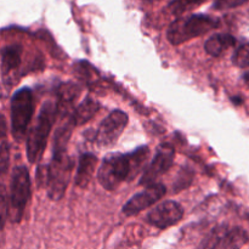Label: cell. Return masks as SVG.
<instances>
[{
  "label": "cell",
  "instance_id": "7a4b0ae2",
  "mask_svg": "<svg viewBox=\"0 0 249 249\" xmlns=\"http://www.w3.org/2000/svg\"><path fill=\"white\" fill-rule=\"evenodd\" d=\"M72 169L73 160L66 153L53 155L50 164L40 165L36 169L38 186H45L48 196L53 201H58L65 195Z\"/></svg>",
  "mask_w": 249,
  "mask_h": 249
},
{
  "label": "cell",
  "instance_id": "2e32d148",
  "mask_svg": "<svg viewBox=\"0 0 249 249\" xmlns=\"http://www.w3.org/2000/svg\"><path fill=\"white\" fill-rule=\"evenodd\" d=\"M22 46L19 44H11L2 48L1 50V73L6 75L21 65Z\"/></svg>",
  "mask_w": 249,
  "mask_h": 249
},
{
  "label": "cell",
  "instance_id": "52a82bcc",
  "mask_svg": "<svg viewBox=\"0 0 249 249\" xmlns=\"http://www.w3.org/2000/svg\"><path fill=\"white\" fill-rule=\"evenodd\" d=\"M128 121L129 117L124 111L122 109L112 111L97 128L95 134V141L97 145L101 147H109L114 145L128 125Z\"/></svg>",
  "mask_w": 249,
  "mask_h": 249
},
{
  "label": "cell",
  "instance_id": "8fae6325",
  "mask_svg": "<svg viewBox=\"0 0 249 249\" xmlns=\"http://www.w3.org/2000/svg\"><path fill=\"white\" fill-rule=\"evenodd\" d=\"M167 194V187L163 184H152L146 187L142 192L136 194L131 197L128 202L122 208V213L126 216L136 215L140 212L150 208L151 206L163 198V196Z\"/></svg>",
  "mask_w": 249,
  "mask_h": 249
},
{
  "label": "cell",
  "instance_id": "44dd1931",
  "mask_svg": "<svg viewBox=\"0 0 249 249\" xmlns=\"http://www.w3.org/2000/svg\"><path fill=\"white\" fill-rule=\"evenodd\" d=\"M248 0H214L213 9L218 11H224V10L235 9V7L245 5Z\"/></svg>",
  "mask_w": 249,
  "mask_h": 249
},
{
  "label": "cell",
  "instance_id": "9c48e42d",
  "mask_svg": "<svg viewBox=\"0 0 249 249\" xmlns=\"http://www.w3.org/2000/svg\"><path fill=\"white\" fill-rule=\"evenodd\" d=\"M174 158L175 151L172 146L165 145V143L160 145L153 160L143 169L139 185L140 186H150V185L156 184V181L172 168Z\"/></svg>",
  "mask_w": 249,
  "mask_h": 249
},
{
  "label": "cell",
  "instance_id": "6da1fadb",
  "mask_svg": "<svg viewBox=\"0 0 249 249\" xmlns=\"http://www.w3.org/2000/svg\"><path fill=\"white\" fill-rule=\"evenodd\" d=\"M148 157V146H140L129 153L107 156L97 170V180L104 189L113 191L122 182L133 181L142 172Z\"/></svg>",
  "mask_w": 249,
  "mask_h": 249
},
{
  "label": "cell",
  "instance_id": "ffe728a7",
  "mask_svg": "<svg viewBox=\"0 0 249 249\" xmlns=\"http://www.w3.org/2000/svg\"><path fill=\"white\" fill-rule=\"evenodd\" d=\"M2 140H1V147H0V172L1 174H5L9 168V160H10V148L7 145L6 140H5V118H2Z\"/></svg>",
  "mask_w": 249,
  "mask_h": 249
},
{
  "label": "cell",
  "instance_id": "9a60e30c",
  "mask_svg": "<svg viewBox=\"0 0 249 249\" xmlns=\"http://www.w3.org/2000/svg\"><path fill=\"white\" fill-rule=\"evenodd\" d=\"M235 44L236 38L231 34H214L204 43V50L209 55L218 57L230 48L235 46Z\"/></svg>",
  "mask_w": 249,
  "mask_h": 249
},
{
  "label": "cell",
  "instance_id": "4fadbf2b",
  "mask_svg": "<svg viewBox=\"0 0 249 249\" xmlns=\"http://www.w3.org/2000/svg\"><path fill=\"white\" fill-rule=\"evenodd\" d=\"M97 165V157L92 153H83L80 155L79 160H78L77 174H75V185L82 189L89 185L92 175H94L95 169Z\"/></svg>",
  "mask_w": 249,
  "mask_h": 249
},
{
  "label": "cell",
  "instance_id": "8992f818",
  "mask_svg": "<svg viewBox=\"0 0 249 249\" xmlns=\"http://www.w3.org/2000/svg\"><path fill=\"white\" fill-rule=\"evenodd\" d=\"M31 198V178L24 165L12 169L9 195V218L12 223L21 221L27 203Z\"/></svg>",
  "mask_w": 249,
  "mask_h": 249
},
{
  "label": "cell",
  "instance_id": "ba28073f",
  "mask_svg": "<svg viewBox=\"0 0 249 249\" xmlns=\"http://www.w3.org/2000/svg\"><path fill=\"white\" fill-rule=\"evenodd\" d=\"M248 242V233L238 226H219L215 228L199 248H241Z\"/></svg>",
  "mask_w": 249,
  "mask_h": 249
},
{
  "label": "cell",
  "instance_id": "7c38bea8",
  "mask_svg": "<svg viewBox=\"0 0 249 249\" xmlns=\"http://www.w3.org/2000/svg\"><path fill=\"white\" fill-rule=\"evenodd\" d=\"M82 91L78 84L72 82L63 83L58 87L57 90V112L61 118H65L71 113L73 104L79 96V92Z\"/></svg>",
  "mask_w": 249,
  "mask_h": 249
},
{
  "label": "cell",
  "instance_id": "5b68a950",
  "mask_svg": "<svg viewBox=\"0 0 249 249\" xmlns=\"http://www.w3.org/2000/svg\"><path fill=\"white\" fill-rule=\"evenodd\" d=\"M10 111L12 138L19 142L26 138L34 113V94L32 89L24 87L16 90L11 97Z\"/></svg>",
  "mask_w": 249,
  "mask_h": 249
},
{
  "label": "cell",
  "instance_id": "277c9868",
  "mask_svg": "<svg viewBox=\"0 0 249 249\" xmlns=\"http://www.w3.org/2000/svg\"><path fill=\"white\" fill-rule=\"evenodd\" d=\"M219 27L220 19L209 15L196 14L182 16L170 23L167 31V39L173 45H180L197 36H204Z\"/></svg>",
  "mask_w": 249,
  "mask_h": 249
},
{
  "label": "cell",
  "instance_id": "603a6c76",
  "mask_svg": "<svg viewBox=\"0 0 249 249\" xmlns=\"http://www.w3.org/2000/svg\"><path fill=\"white\" fill-rule=\"evenodd\" d=\"M245 79H246V80H249V72L246 73V75H245Z\"/></svg>",
  "mask_w": 249,
  "mask_h": 249
},
{
  "label": "cell",
  "instance_id": "5bb4252c",
  "mask_svg": "<svg viewBox=\"0 0 249 249\" xmlns=\"http://www.w3.org/2000/svg\"><path fill=\"white\" fill-rule=\"evenodd\" d=\"M99 109V102L95 101L92 97L87 96L79 105H78V107H75V108L71 112L70 117L72 118V121L74 122L75 125H82V124L89 122L90 119L97 113Z\"/></svg>",
  "mask_w": 249,
  "mask_h": 249
},
{
  "label": "cell",
  "instance_id": "30bf717a",
  "mask_svg": "<svg viewBox=\"0 0 249 249\" xmlns=\"http://www.w3.org/2000/svg\"><path fill=\"white\" fill-rule=\"evenodd\" d=\"M184 216V209L178 202L164 201L156 206L146 215V221L155 228L164 230L179 223Z\"/></svg>",
  "mask_w": 249,
  "mask_h": 249
},
{
  "label": "cell",
  "instance_id": "d6986e66",
  "mask_svg": "<svg viewBox=\"0 0 249 249\" xmlns=\"http://www.w3.org/2000/svg\"><path fill=\"white\" fill-rule=\"evenodd\" d=\"M232 63L240 68H249V43L236 49L232 56Z\"/></svg>",
  "mask_w": 249,
  "mask_h": 249
},
{
  "label": "cell",
  "instance_id": "7402d4cb",
  "mask_svg": "<svg viewBox=\"0 0 249 249\" xmlns=\"http://www.w3.org/2000/svg\"><path fill=\"white\" fill-rule=\"evenodd\" d=\"M146 2H155V1H160V0H143Z\"/></svg>",
  "mask_w": 249,
  "mask_h": 249
},
{
  "label": "cell",
  "instance_id": "e0dca14e",
  "mask_svg": "<svg viewBox=\"0 0 249 249\" xmlns=\"http://www.w3.org/2000/svg\"><path fill=\"white\" fill-rule=\"evenodd\" d=\"M74 72L77 77H79L89 85H94V83H96L99 78V72L87 61H79L75 63Z\"/></svg>",
  "mask_w": 249,
  "mask_h": 249
},
{
  "label": "cell",
  "instance_id": "3957f363",
  "mask_svg": "<svg viewBox=\"0 0 249 249\" xmlns=\"http://www.w3.org/2000/svg\"><path fill=\"white\" fill-rule=\"evenodd\" d=\"M57 117V104L50 100L44 102L36 123L29 129V135L27 138L26 151L29 163H36L41 160L48 143V138Z\"/></svg>",
  "mask_w": 249,
  "mask_h": 249
},
{
  "label": "cell",
  "instance_id": "ac0fdd59",
  "mask_svg": "<svg viewBox=\"0 0 249 249\" xmlns=\"http://www.w3.org/2000/svg\"><path fill=\"white\" fill-rule=\"evenodd\" d=\"M207 0H170L168 4V10L174 16H180L189 10L198 7L199 5L206 2Z\"/></svg>",
  "mask_w": 249,
  "mask_h": 249
}]
</instances>
